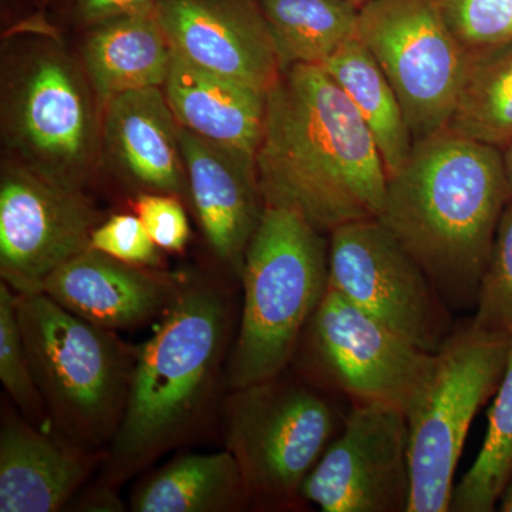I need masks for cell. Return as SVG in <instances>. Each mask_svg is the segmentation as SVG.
I'll return each instance as SVG.
<instances>
[{
  "mask_svg": "<svg viewBox=\"0 0 512 512\" xmlns=\"http://www.w3.org/2000/svg\"><path fill=\"white\" fill-rule=\"evenodd\" d=\"M235 296L202 275L180 291L153 338L138 346L123 420L106 448L100 484L117 488L211 419L234 343Z\"/></svg>",
  "mask_w": 512,
  "mask_h": 512,
  "instance_id": "7a4b0ae2",
  "label": "cell"
},
{
  "mask_svg": "<svg viewBox=\"0 0 512 512\" xmlns=\"http://www.w3.org/2000/svg\"><path fill=\"white\" fill-rule=\"evenodd\" d=\"M281 69L322 64L357 36L359 8L348 0H259Z\"/></svg>",
  "mask_w": 512,
  "mask_h": 512,
  "instance_id": "603a6c76",
  "label": "cell"
},
{
  "mask_svg": "<svg viewBox=\"0 0 512 512\" xmlns=\"http://www.w3.org/2000/svg\"><path fill=\"white\" fill-rule=\"evenodd\" d=\"M157 0H76L80 18L89 25H100L124 16L154 12Z\"/></svg>",
  "mask_w": 512,
  "mask_h": 512,
  "instance_id": "4dcf8cb0",
  "label": "cell"
},
{
  "mask_svg": "<svg viewBox=\"0 0 512 512\" xmlns=\"http://www.w3.org/2000/svg\"><path fill=\"white\" fill-rule=\"evenodd\" d=\"M319 66L355 104L375 138L387 178L392 177L412 154L414 138L399 97L382 67L357 36Z\"/></svg>",
  "mask_w": 512,
  "mask_h": 512,
  "instance_id": "7402d4cb",
  "label": "cell"
},
{
  "mask_svg": "<svg viewBox=\"0 0 512 512\" xmlns=\"http://www.w3.org/2000/svg\"><path fill=\"white\" fill-rule=\"evenodd\" d=\"M503 160H504V168L505 175H507L508 185H510V190L512 194V140L507 144V147L503 150Z\"/></svg>",
  "mask_w": 512,
  "mask_h": 512,
  "instance_id": "836d02e7",
  "label": "cell"
},
{
  "mask_svg": "<svg viewBox=\"0 0 512 512\" xmlns=\"http://www.w3.org/2000/svg\"><path fill=\"white\" fill-rule=\"evenodd\" d=\"M357 37L399 97L414 143L447 128L471 56L439 0H370L359 10Z\"/></svg>",
  "mask_w": 512,
  "mask_h": 512,
  "instance_id": "9c48e42d",
  "label": "cell"
},
{
  "mask_svg": "<svg viewBox=\"0 0 512 512\" xmlns=\"http://www.w3.org/2000/svg\"><path fill=\"white\" fill-rule=\"evenodd\" d=\"M512 198L503 151L444 128L416 141L387 178L379 220L416 259L448 308L476 306Z\"/></svg>",
  "mask_w": 512,
  "mask_h": 512,
  "instance_id": "3957f363",
  "label": "cell"
},
{
  "mask_svg": "<svg viewBox=\"0 0 512 512\" xmlns=\"http://www.w3.org/2000/svg\"><path fill=\"white\" fill-rule=\"evenodd\" d=\"M512 338L468 325L436 353L433 375L406 413L412 498L409 512L450 511L454 474L478 410L494 397Z\"/></svg>",
  "mask_w": 512,
  "mask_h": 512,
  "instance_id": "52a82bcc",
  "label": "cell"
},
{
  "mask_svg": "<svg viewBox=\"0 0 512 512\" xmlns=\"http://www.w3.org/2000/svg\"><path fill=\"white\" fill-rule=\"evenodd\" d=\"M470 325L480 332L512 338V198L495 232Z\"/></svg>",
  "mask_w": 512,
  "mask_h": 512,
  "instance_id": "4316f807",
  "label": "cell"
},
{
  "mask_svg": "<svg viewBox=\"0 0 512 512\" xmlns=\"http://www.w3.org/2000/svg\"><path fill=\"white\" fill-rule=\"evenodd\" d=\"M100 484V483H99ZM79 510L83 511H124L123 504L114 494V488L100 484L92 493L80 501Z\"/></svg>",
  "mask_w": 512,
  "mask_h": 512,
  "instance_id": "1f68e13d",
  "label": "cell"
},
{
  "mask_svg": "<svg viewBox=\"0 0 512 512\" xmlns=\"http://www.w3.org/2000/svg\"><path fill=\"white\" fill-rule=\"evenodd\" d=\"M248 507L247 485L228 448L174 458L144 478L130 500L134 512H238Z\"/></svg>",
  "mask_w": 512,
  "mask_h": 512,
  "instance_id": "44dd1931",
  "label": "cell"
},
{
  "mask_svg": "<svg viewBox=\"0 0 512 512\" xmlns=\"http://www.w3.org/2000/svg\"><path fill=\"white\" fill-rule=\"evenodd\" d=\"M329 288L424 352H439L454 333L436 286L377 218L330 232Z\"/></svg>",
  "mask_w": 512,
  "mask_h": 512,
  "instance_id": "30bf717a",
  "label": "cell"
},
{
  "mask_svg": "<svg viewBox=\"0 0 512 512\" xmlns=\"http://www.w3.org/2000/svg\"><path fill=\"white\" fill-rule=\"evenodd\" d=\"M16 311L53 431L106 451L123 420L138 348L43 292L16 293Z\"/></svg>",
  "mask_w": 512,
  "mask_h": 512,
  "instance_id": "5b68a950",
  "label": "cell"
},
{
  "mask_svg": "<svg viewBox=\"0 0 512 512\" xmlns=\"http://www.w3.org/2000/svg\"><path fill=\"white\" fill-rule=\"evenodd\" d=\"M340 417L325 390L282 375L231 390L224 402L225 448L237 458L251 507L293 510L302 485L338 436Z\"/></svg>",
  "mask_w": 512,
  "mask_h": 512,
  "instance_id": "8992f818",
  "label": "cell"
},
{
  "mask_svg": "<svg viewBox=\"0 0 512 512\" xmlns=\"http://www.w3.org/2000/svg\"><path fill=\"white\" fill-rule=\"evenodd\" d=\"M498 510L512 512V470L507 484H505L503 494H501L500 501H498Z\"/></svg>",
  "mask_w": 512,
  "mask_h": 512,
  "instance_id": "d6a6232c",
  "label": "cell"
},
{
  "mask_svg": "<svg viewBox=\"0 0 512 512\" xmlns=\"http://www.w3.org/2000/svg\"><path fill=\"white\" fill-rule=\"evenodd\" d=\"M134 211L158 248L174 254L187 248L190 224L177 195L146 192L134 202Z\"/></svg>",
  "mask_w": 512,
  "mask_h": 512,
  "instance_id": "f546056e",
  "label": "cell"
},
{
  "mask_svg": "<svg viewBox=\"0 0 512 512\" xmlns=\"http://www.w3.org/2000/svg\"><path fill=\"white\" fill-rule=\"evenodd\" d=\"M83 57L97 96L107 103L131 90L163 87L171 46L156 13L150 12L94 26Z\"/></svg>",
  "mask_w": 512,
  "mask_h": 512,
  "instance_id": "ffe728a7",
  "label": "cell"
},
{
  "mask_svg": "<svg viewBox=\"0 0 512 512\" xmlns=\"http://www.w3.org/2000/svg\"><path fill=\"white\" fill-rule=\"evenodd\" d=\"M241 281V320L225 367L228 392L291 367L328 292L329 241L295 211L265 207L245 252Z\"/></svg>",
  "mask_w": 512,
  "mask_h": 512,
  "instance_id": "277c9868",
  "label": "cell"
},
{
  "mask_svg": "<svg viewBox=\"0 0 512 512\" xmlns=\"http://www.w3.org/2000/svg\"><path fill=\"white\" fill-rule=\"evenodd\" d=\"M348 2L352 3V5H355L356 8L362 9L363 6L370 2V0H348Z\"/></svg>",
  "mask_w": 512,
  "mask_h": 512,
  "instance_id": "e575fe53",
  "label": "cell"
},
{
  "mask_svg": "<svg viewBox=\"0 0 512 512\" xmlns=\"http://www.w3.org/2000/svg\"><path fill=\"white\" fill-rule=\"evenodd\" d=\"M293 362L303 379L350 404H387L407 413L433 375L436 353L417 348L328 288Z\"/></svg>",
  "mask_w": 512,
  "mask_h": 512,
  "instance_id": "ba28073f",
  "label": "cell"
},
{
  "mask_svg": "<svg viewBox=\"0 0 512 512\" xmlns=\"http://www.w3.org/2000/svg\"><path fill=\"white\" fill-rule=\"evenodd\" d=\"M106 451L77 446L16 416L0 429V511L56 512L104 463Z\"/></svg>",
  "mask_w": 512,
  "mask_h": 512,
  "instance_id": "e0dca14e",
  "label": "cell"
},
{
  "mask_svg": "<svg viewBox=\"0 0 512 512\" xmlns=\"http://www.w3.org/2000/svg\"><path fill=\"white\" fill-rule=\"evenodd\" d=\"M103 133L110 156L138 187L178 195L188 185L180 124L163 87L131 90L107 101Z\"/></svg>",
  "mask_w": 512,
  "mask_h": 512,
  "instance_id": "ac0fdd59",
  "label": "cell"
},
{
  "mask_svg": "<svg viewBox=\"0 0 512 512\" xmlns=\"http://www.w3.org/2000/svg\"><path fill=\"white\" fill-rule=\"evenodd\" d=\"M163 92L181 127L256 156L264 136L268 93L202 69L173 49Z\"/></svg>",
  "mask_w": 512,
  "mask_h": 512,
  "instance_id": "d6986e66",
  "label": "cell"
},
{
  "mask_svg": "<svg viewBox=\"0 0 512 512\" xmlns=\"http://www.w3.org/2000/svg\"><path fill=\"white\" fill-rule=\"evenodd\" d=\"M180 282L181 275L124 264L89 248L50 275L40 292L87 322L120 332L163 318Z\"/></svg>",
  "mask_w": 512,
  "mask_h": 512,
  "instance_id": "2e32d148",
  "label": "cell"
},
{
  "mask_svg": "<svg viewBox=\"0 0 512 512\" xmlns=\"http://www.w3.org/2000/svg\"><path fill=\"white\" fill-rule=\"evenodd\" d=\"M323 512H409L412 498L406 413L350 404L342 429L302 485Z\"/></svg>",
  "mask_w": 512,
  "mask_h": 512,
  "instance_id": "8fae6325",
  "label": "cell"
},
{
  "mask_svg": "<svg viewBox=\"0 0 512 512\" xmlns=\"http://www.w3.org/2000/svg\"><path fill=\"white\" fill-rule=\"evenodd\" d=\"M90 248L124 264L161 268L163 256L138 215L117 214L94 229Z\"/></svg>",
  "mask_w": 512,
  "mask_h": 512,
  "instance_id": "f1b7e54d",
  "label": "cell"
},
{
  "mask_svg": "<svg viewBox=\"0 0 512 512\" xmlns=\"http://www.w3.org/2000/svg\"><path fill=\"white\" fill-rule=\"evenodd\" d=\"M439 5L470 55L512 42V0H439Z\"/></svg>",
  "mask_w": 512,
  "mask_h": 512,
  "instance_id": "83f0119b",
  "label": "cell"
},
{
  "mask_svg": "<svg viewBox=\"0 0 512 512\" xmlns=\"http://www.w3.org/2000/svg\"><path fill=\"white\" fill-rule=\"evenodd\" d=\"M255 164L265 207L295 211L323 234L383 210L387 174L375 138L319 64L282 70L266 94Z\"/></svg>",
  "mask_w": 512,
  "mask_h": 512,
  "instance_id": "6da1fadb",
  "label": "cell"
},
{
  "mask_svg": "<svg viewBox=\"0 0 512 512\" xmlns=\"http://www.w3.org/2000/svg\"><path fill=\"white\" fill-rule=\"evenodd\" d=\"M8 131L25 167L80 190L93 147V114L82 77L60 53L23 64L8 101Z\"/></svg>",
  "mask_w": 512,
  "mask_h": 512,
  "instance_id": "4fadbf2b",
  "label": "cell"
},
{
  "mask_svg": "<svg viewBox=\"0 0 512 512\" xmlns=\"http://www.w3.org/2000/svg\"><path fill=\"white\" fill-rule=\"evenodd\" d=\"M470 56L447 128L503 151L512 140V42Z\"/></svg>",
  "mask_w": 512,
  "mask_h": 512,
  "instance_id": "cb8c5ba5",
  "label": "cell"
},
{
  "mask_svg": "<svg viewBox=\"0 0 512 512\" xmlns=\"http://www.w3.org/2000/svg\"><path fill=\"white\" fill-rule=\"evenodd\" d=\"M188 191L214 254L241 276L245 252L265 211L255 156L180 126Z\"/></svg>",
  "mask_w": 512,
  "mask_h": 512,
  "instance_id": "9a60e30c",
  "label": "cell"
},
{
  "mask_svg": "<svg viewBox=\"0 0 512 512\" xmlns=\"http://www.w3.org/2000/svg\"><path fill=\"white\" fill-rule=\"evenodd\" d=\"M512 470V342L507 367L488 412L483 446L466 476L454 485L450 511L491 512Z\"/></svg>",
  "mask_w": 512,
  "mask_h": 512,
  "instance_id": "d4e9b609",
  "label": "cell"
},
{
  "mask_svg": "<svg viewBox=\"0 0 512 512\" xmlns=\"http://www.w3.org/2000/svg\"><path fill=\"white\" fill-rule=\"evenodd\" d=\"M168 45L188 62L268 93L282 69L259 0H157Z\"/></svg>",
  "mask_w": 512,
  "mask_h": 512,
  "instance_id": "5bb4252c",
  "label": "cell"
},
{
  "mask_svg": "<svg viewBox=\"0 0 512 512\" xmlns=\"http://www.w3.org/2000/svg\"><path fill=\"white\" fill-rule=\"evenodd\" d=\"M0 380L28 419L37 424L49 421L23 342L16 292L3 281L0 282Z\"/></svg>",
  "mask_w": 512,
  "mask_h": 512,
  "instance_id": "484cf974",
  "label": "cell"
},
{
  "mask_svg": "<svg viewBox=\"0 0 512 512\" xmlns=\"http://www.w3.org/2000/svg\"><path fill=\"white\" fill-rule=\"evenodd\" d=\"M100 215L80 190L30 168L0 181V275L16 293L40 292L50 275L90 248Z\"/></svg>",
  "mask_w": 512,
  "mask_h": 512,
  "instance_id": "7c38bea8",
  "label": "cell"
}]
</instances>
